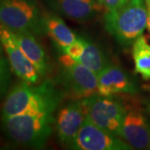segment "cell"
I'll use <instances>...</instances> for the list:
<instances>
[{"label": "cell", "instance_id": "obj_3", "mask_svg": "<svg viewBox=\"0 0 150 150\" xmlns=\"http://www.w3.org/2000/svg\"><path fill=\"white\" fill-rule=\"evenodd\" d=\"M53 113H21L2 118V127L7 137L17 144L41 149L53 132Z\"/></svg>", "mask_w": 150, "mask_h": 150}, {"label": "cell", "instance_id": "obj_2", "mask_svg": "<svg viewBox=\"0 0 150 150\" xmlns=\"http://www.w3.org/2000/svg\"><path fill=\"white\" fill-rule=\"evenodd\" d=\"M145 0H125L120 5L104 12L108 32L123 46H129L143 34L147 27Z\"/></svg>", "mask_w": 150, "mask_h": 150}, {"label": "cell", "instance_id": "obj_1", "mask_svg": "<svg viewBox=\"0 0 150 150\" xmlns=\"http://www.w3.org/2000/svg\"><path fill=\"white\" fill-rule=\"evenodd\" d=\"M61 95L49 81L34 87L23 81L7 95L2 108V118L26 112L54 113L61 101Z\"/></svg>", "mask_w": 150, "mask_h": 150}, {"label": "cell", "instance_id": "obj_11", "mask_svg": "<svg viewBox=\"0 0 150 150\" xmlns=\"http://www.w3.org/2000/svg\"><path fill=\"white\" fill-rule=\"evenodd\" d=\"M137 86L124 70L116 65L108 64L98 74V94L112 96L117 93L135 94Z\"/></svg>", "mask_w": 150, "mask_h": 150}, {"label": "cell", "instance_id": "obj_16", "mask_svg": "<svg viewBox=\"0 0 150 150\" xmlns=\"http://www.w3.org/2000/svg\"><path fill=\"white\" fill-rule=\"evenodd\" d=\"M132 54L135 72L145 80L150 79V45L143 34L133 43Z\"/></svg>", "mask_w": 150, "mask_h": 150}, {"label": "cell", "instance_id": "obj_19", "mask_svg": "<svg viewBox=\"0 0 150 150\" xmlns=\"http://www.w3.org/2000/svg\"><path fill=\"white\" fill-rule=\"evenodd\" d=\"M146 6H147V13H148V18H147V27L150 33V0H145Z\"/></svg>", "mask_w": 150, "mask_h": 150}, {"label": "cell", "instance_id": "obj_6", "mask_svg": "<svg viewBox=\"0 0 150 150\" xmlns=\"http://www.w3.org/2000/svg\"><path fill=\"white\" fill-rule=\"evenodd\" d=\"M60 80L68 95L76 100L98 93V74L64 54L59 59Z\"/></svg>", "mask_w": 150, "mask_h": 150}, {"label": "cell", "instance_id": "obj_18", "mask_svg": "<svg viewBox=\"0 0 150 150\" xmlns=\"http://www.w3.org/2000/svg\"><path fill=\"white\" fill-rule=\"evenodd\" d=\"M124 1L125 0H98V4L102 7L103 9H104V12L115 8Z\"/></svg>", "mask_w": 150, "mask_h": 150}, {"label": "cell", "instance_id": "obj_20", "mask_svg": "<svg viewBox=\"0 0 150 150\" xmlns=\"http://www.w3.org/2000/svg\"><path fill=\"white\" fill-rule=\"evenodd\" d=\"M1 53H2V48H1V46H0V55H1Z\"/></svg>", "mask_w": 150, "mask_h": 150}, {"label": "cell", "instance_id": "obj_8", "mask_svg": "<svg viewBox=\"0 0 150 150\" xmlns=\"http://www.w3.org/2000/svg\"><path fill=\"white\" fill-rule=\"evenodd\" d=\"M0 42L5 49L13 73L28 83H36L40 77L37 69L18 46L12 30L3 25L0 26Z\"/></svg>", "mask_w": 150, "mask_h": 150}, {"label": "cell", "instance_id": "obj_9", "mask_svg": "<svg viewBox=\"0 0 150 150\" xmlns=\"http://www.w3.org/2000/svg\"><path fill=\"white\" fill-rule=\"evenodd\" d=\"M86 118L83 99L66 105L58 113L56 127L59 141L71 148Z\"/></svg>", "mask_w": 150, "mask_h": 150}, {"label": "cell", "instance_id": "obj_15", "mask_svg": "<svg viewBox=\"0 0 150 150\" xmlns=\"http://www.w3.org/2000/svg\"><path fill=\"white\" fill-rule=\"evenodd\" d=\"M43 23L44 32L61 48L71 45L78 38L58 15L51 14L46 16L43 19Z\"/></svg>", "mask_w": 150, "mask_h": 150}, {"label": "cell", "instance_id": "obj_5", "mask_svg": "<svg viewBox=\"0 0 150 150\" xmlns=\"http://www.w3.org/2000/svg\"><path fill=\"white\" fill-rule=\"evenodd\" d=\"M86 118L100 129L121 138L126 108L123 103L112 96L93 94L83 98Z\"/></svg>", "mask_w": 150, "mask_h": 150}, {"label": "cell", "instance_id": "obj_4", "mask_svg": "<svg viewBox=\"0 0 150 150\" xmlns=\"http://www.w3.org/2000/svg\"><path fill=\"white\" fill-rule=\"evenodd\" d=\"M43 19L36 0H0V23L12 31L42 34Z\"/></svg>", "mask_w": 150, "mask_h": 150}, {"label": "cell", "instance_id": "obj_13", "mask_svg": "<svg viewBox=\"0 0 150 150\" xmlns=\"http://www.w3.org/2000/svg\"><path fill=\"white\" fill-rule=\"evenodd\" d=\"M56 12L74 21L88 22L102 10L98 0H48Z\"/></svg>", "mask_w": 150, "mask_h": 150}, {"label": "cell", "instance_id": "obj_10", "mask_svg": "<svg viewBox=\"0 0 150 150\" xmlns=\"http://www.w3.org/2000/svg\"><path fill=\"white\" fill-rule=\"evenodd\" d=\"M121 138L133 149H149L150 123L139 108H126Z\"/></svg>", "mask_w": 150, "mask_h": 150}, {"label": "cell", "instance_id": "obj_12", "mask_svg": "<svg viewBox=\"0 0 150 150\" xmlns=\"http://www.w3.org/2000/svg\"><path fill=\"white\" fill-rule=\"evenodd\" d=\"M64 54L98 74L109 63L107 57L94 43L83 37H78L69 46L62 48Z\"/></svg>", "mask_w": 150, "mask_h": 150}, {"label": "cell", "instance_id": "obj_14", "mask_svg": "<svg viewBox=\"0 0 150 150\" xmlns=\"http://www.w3.org/2000/svg\"><path fill=\"white\" fill-rule=\"evenodd\" d=\"M12 33L18 46L35 66L40 76H44L48 69L47 57L41 45L33 36V33L14 31H12Z\"/></svg>", "mask_w": 150, "mask_h": 150}, {"label": "cell", "instance_id": "obj_7", "mask_svg": "<svg viewBox=\"0 0 150 150\" xmlns=\"http://www.w3.org/2000/svg\"><path fill=\"white\" fill-rule=\"evenodd\" d=\"M70 149L79 150H129L133 147L119 137L100 129L85 118Z\"/></svg>", "mask_w": 150, "mask_h": 150}, {"label": "cell", "instance_id": "obj_17", "mask_svg": "<svg viewBox=\"0 0 150 150\" xmlns=\"http://www.w3.org/2000/svg\"><path fill=\"white\" fill-rule=\"evenodd\" d=\"M9 61L0 55V100L5 96L11 82Z\"/></svg>", "mask_w": 150, "mask_h": 150}]
</instances>
